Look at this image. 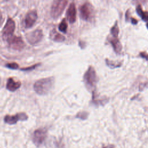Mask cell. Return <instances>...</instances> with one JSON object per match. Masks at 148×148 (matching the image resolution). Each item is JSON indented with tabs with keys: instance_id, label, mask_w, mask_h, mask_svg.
<instances>
[{
	"instance_id": "1",
	"label": "cell",
	"mask_w": 148,
	"mask_h": 148,
	"mask_svg": "<svg viewBox=\"0 0 148 148\" xmlns=\"http://www.w3.org/2000/svg\"><path fill=\"white\" fill-rule=\"evenodd\" d=\"M54 83L53 77L43 78L37 80L34 84L35 91L39 95H43L49 93Z\"/></svg>"
},
{
	"instance_id": "2",
	"label": "cell",
	"mask_w": 148,
	"mask_h": 148,
	"mask_svg": "<svg viewBox=\"0 0 148 148\" xmlns=\"http://www.w3.org/2000/svg\"><path fill=\"white\" fill-rule=\"evenodd\" d=\"M83 82L87 89L94 91L97 83V76L94 68L90 66L83 76Z\"/></svg>"
},
{
	"instance_id": "3",
	"label": "cell",
	"mask_w": 148,
	"mask_h": 148,
	"mask_svg": "<svg viewBox=\"0 0 148 148\" xmlns=\"http://www.w3.org/2000/svg\"><path fill=\"white\" fill-rule=\"evenodd\" d=\"M68 0H54L50 9V15L53 18L56 19L61 16L65 9Z\"/></svg>"
},
{
	"instance_id": "4",
	"label": "cell",
	"mask_w": 148,
	"mask_h": 148,
	"mask_svg": "<svg viewBox=\"0 0 148 148\" xmlns=\"http://www.w3.org/2000/svg\"><path fill=\"white\" fill-rule=\"evenodd\" d=\"M79 13L80 18L84 21L90 20L93 15V8L91 4L86 2L79 7Z\"/></svg>"
},
{
	"instance_id": "5",
	"label": "cell",
	"mask_w": 148,
	"mask_h": 148,
	"mask_svg": "<svg viewBox=\"0 0 148 148\" xmlns=\"http://www.w3.org/2000/svg\"><path fill=\"white\" fill-rule=\"evenodd\" d=\"M6 40L8 43L9 46L13 50H21L25 46V43L23 40L20 36L12 35L8 38Z\"/></svg>"
},
{
	"instance_id": "6",
	"label": "cell",
	"mask_w": 148,
	"mask_h": 148,
	"mask_svg": "<svg viewBox=\"0 0 148 148\" xmlns=\"http://www.w3.org/2000/svg\"><path fill=\"white\" fill-rule=\"evenodd\" d=\"M47 136V130L39 128L36 130L32 135V141L34 143L38 146L43 143Z\"/></svg>"
},
{
	"instance_id": "7",
	"label": "cell",
	"mask_w": 148,
	"mask_h": 148,
	"mask_svg": "<svg viewBox=\"0 0 148 148\" xmlns=\"http://www.w3.org/2000/svg\"><path fill=\"white\" fill-rule=\"evenodd\" d=\"M16 28V24L12 18H9L3 28L2 36L4 39H7L13 35Z\"/></svg>"
},
{
	"instance_id": "8",
	"label": "cell",
	"mask_w": 148,
	"mask_h": 148,
	"mask_svg": "<svg viewBox=\"0 0 148 148\" xmlns=\"http://www.w3.org/2000/svg\"><path fill=\"white\" fill-rule=\"evenodd\" d=\"M43 31L40 29H36L26 35L27 41L31 45H35L39 43L43 38Z\"/></svg>"
},
{
	"instance_id": "9",
	"label": "cell",
	"mask_w": 148,
	"mask_h": 148,
	"mask_svg": "<svg viewBox=\"0 0 148 148\" xmlns=\"http://www.w3.org/2000/svg\"><path fill=\"white\" fill-rule=\"evenodd\" d=\"M28 119V116L26 113L21 112L14 115H6L4 117V121L8 124H14L18 121H25Z\"/></svg>"
},
{
	"instance_id": "10",
	"label": "cell",
	"mask_w": 148,
	"mask_h": 148,
	"mask_svg": "<svg viewBox=\"0 0 148 148\" xmlns=\"http://www.w3.org/2000/svg\"><path fill=\"white\" fill-rule=\"evenodd\" d=\"M38 19V13L35 10L29 11L25 15L24 20V25L25 28H29L32 27L36 23Z\"/></svg>"
},
{
	"instance_id": "11",
	"label": "cell",
	"mask_w": 148,
	"mask_h": 148,
	"mask_svg": "<svg viewBox=\"0 0 148 148\" xmlns=\"http://www.w3.org/2000/svg\"><path fill=\"white\" fill-rule=\"evenodd\" d=\"M66 17L70 23H73L76 20V9L74 2L71 3L66 13Z\"/></svg>"
},
{
	"instance_id": "12",
	"label": "cell",
	"mask_w": 148,
	"mask_h": 148,
	"mask_svg": "<svg viewBox=\"0 0 148 148\" xmlns=\"http://www.w3.org/2000/svg\"><path fill=\"white\" fill-rule=\"evenodd\" d=\"M21 83L19 81H16L12 77L8 79L6 83V89L10 91H14L18 89L21 86Z\"/></svg>"
},
{
	"instance_id": "13",
	"label": "cell",
	"mask_w": 148,
	"mask_h": 148,
	"mask_svg": "<svg viewBox=\"0 0 148 148\" xmlns=\"http://www.w3.org/2000/svg\"><path fill=\"white\" fill-rule=\"evenodd\" d=\"M109 40L110 44L112 45L114 51L117 54L120 53L122 50V46L118 38L112 36Z\"/></svg>"
},
{
	"instance_id": "14",
	"label": "cell",
	"mask_w": 148,
	"mask_h": 148,
	"mask_svg": "<svg viewBox=\"0 0 148 148\" xmlns=\"http://www.w3.org/2000/svg\"><path fill=\"white\" fill-rule=\"evenodd\" d=\"M50 36V38L53 40H54L55 42H64L65 39V38L64 36H63L62 35L57 32L55 29H53L51 31Z\"/></svg>"
},
{
	"instance_id": "15",
	"label": "cell",
	"mask_w": 148,
	"mask_h": 148,
	"mask_svg": "<svg viewBox=\"0 0 148 148\" xmlns=\"http://www.w3.org/2000/svg\"><path fill=\"white\" fill-rule=\"evenodd\" d=\"M136 11L137 14L141 17V18L145 21H148V12L143 11L142 8L141 7L140 5H138L136 8Z\"/></svg>"
},
{
	"instance_id": "16",
	"label": "cell",
	"mask_w": 148,
	"mask_h": 148,
	"mask_svg": "<svg viewBox=\"0 0 148 148\" xmlns=\"http://www.w3.org/2000/svg\"><path fill=\"white\" fill-rule=\"evenodd\" d=\"M110 34L112 36L117 38L119 34V28L117 24V22L116 21L113 26L110 29Z\"/></svg>"
},
{
	"instance_id": "17",
	"label": "cell",
	"mask_w": 148,
	"mask_h": 148,
	"mask_svg": "<svg viewBox=\"0 0 148 148\" xmlns=\"http://www.w3.org/2000/svg\"><path fill=\"white\" fill-rule=\"evenodd\" d=\"M68 28V24L65 18H63L58 25V29L60 31L66 33Z\"/></svg>"
},
{
	"instance_id": "18",
	"label": "cell",
	"mask_w": 148,
	"mask_h": 148,
	"mask_svg": "<svg viewBox=\"0 0 148 148\" xmlns=\"http://www.w3.org/2000/svg\"><path fill=\"white\" fill-rule=\"evenodd\" d=\"M105 62H106V64L107 66H109L111 69H114V68H119V67H120L121 66V63L111 61H109L108 59H106L105 60Z\"/></svg>"
},
{
	"instance_id": "19",
	"label": "cell",
	"mask_w": 148,
	"mask_h": 148,
	"mask_svg": "<svg viewBox=\"0 0 148 148\" xmlns=\"http://www.w3.org/2000/svg\"><path fill=\"white\" fill-rule=\"evenodd\" d=\"M88 113L86 112H80L76 114V117L82 120H86L88 117Z\"/></svg>"
},
{
	"instance_id": "20",
	"label": "cell",
	"mask_w": 148,
	"mask_h": 148,
	"mask_svg": "<svg viewBox=\"0 0 148 148\" xmlns=\"http://www.w3.org/2000/svg\"><path fill=\"white\" fill-rule=\"evenodd\" d=\"M6 66L9 69H16L18 68V64L16 62H11L8 63L6 64Z\"/></svg>"
},
{
	"instance_id": "21",
	"label": "cell",
	"mask_w": 148,
	"mask_h": 148,
	"mask_svg": "<svg viewBox=\"0 0 148 148\" xmlns=\"http://www.w3.org/2000/svg\"><path fill=\"white\" fill-rule=\"evenodd\" d=\"M40 65V64H35L34 65H32L31 66H29V67H27V68H21V71H31V70H33L35 68H36L38 66H39Z\"/></svg>"
},
{
	"instance_id": "22",
	"label": "cell",
	"mask_w": 148,
	"mask_h": 148,
	"mask_svg": "<svg viewBox=\"0 0 148 148\" xmlns=\"http://www.w3.org/2000/svg\"><path fill=\"white\" fill-rule=\"evenodd\" d=\"M139 55L142 58H143L146 60H148V54L146 52H141L140 53Z\"/></svg>"
},
{
	"instance_id": "23",
	"label": "cell",
	"mask_w": 148,
	"mask_h": 148,
	"mask_svg": "<svg viewBox=\"0 0 148 148\" xmlns=\"http://www.w3.org/2000/svg\"><path fill=\"white\" fill-rule=\"evenodd\" d=\"M3 14L2 13V11L0 10V27L2 26L3 23Z\"/></svg>"
},
{
	"instance_id": "24",
	"label": "cell",
	"mask_w": 148,
	"mask_h": 148,
	"mask_svg": "<svg viewBox=\"0 0 148 148\" xmlns=\"http://www.w3.org/2000/svg\"><path fill=\"white\" fill-rule=\"evenodd\" d=\"M79 44L80 47L82 49H83V48L86 46V43H85V42H84L80 41V42H79Z\"/></svg>"
},
{
	"instance_id": "25",
	"label": "cell",
	"mask_w": 148,
	"mask_h": 148,
	"mask_svg": "<svg viewBox=\"0 0 148 148\" xmlns=\"http://www.w3.org/2000/svg\"><path fill=\"white\" fill-rule=\"evenodd\" d=\"M132 1L135 3H145L147 1V0H132Z\"/></svg>"
},
{
	"instance_id": "26",
	"label": "cell",
	"mask_w": 148,
	"mask_h": 148,
	"mask_svg": "<svg viewBox=\"0 0 148 148\" xmlns=\"http://www.w3.org/2000/svg\"><path fill=\"white\" fill-rule=\"evenodd\" d=\"M131 22L132 24H136L138 23V20L134 18H131Z\"/></svg>"
},
{
	"instance_id": "27",
	"label": "cell",
	"mask_w": 148,
	"mask_h": 148,
	"mask_svg": "<svg viewBox=\"0 0 148 148\" xmlns=\"http://www.w3.org/2000/svg\"><path fill=\"white\" fill-rule=\"evenodd\" d=\"M146 27H147V29H148V23H147V24H146Z\"/></svg>"
},
{
	"instance_id": "28",
	"label": "cell",
	"mask_w": 148,
	"mask_h": 148,
	"mask_svg": "<svg viewBox=\"0 0 148 148\" xmlns=\"http://www.w3.org/2000/svg\"><path fill=\"white\" fill-rule=\"evenodd\" d=\"M3 1H9V0H3Z\"/></svg>"
}]
</instances>
